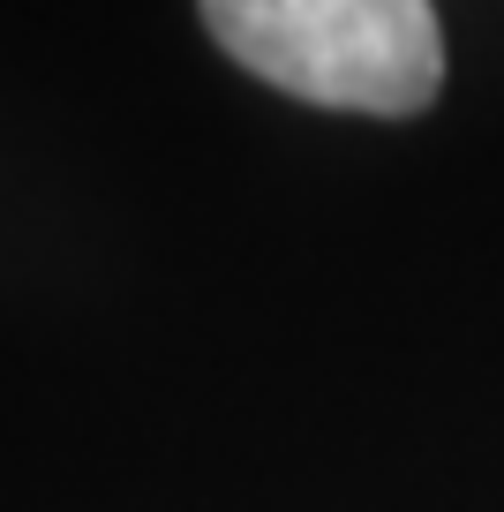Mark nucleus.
<instances>
[{
  "label": "nucleus",
  "instance_id": "obj_1",
  "mask_svg": "<svg viewBox=\"0 0 504 512\" xmlns=\"http://www.w3.org/2000/svg\"><path fill=\"white\" fill-rule=\"evenodd\" d=\"M204 31L286 98L407 121L444 83L429 0H196Z\"/></svg>",
  "mask_w": 504,
  "mask_h": 512
}]
</instances>
